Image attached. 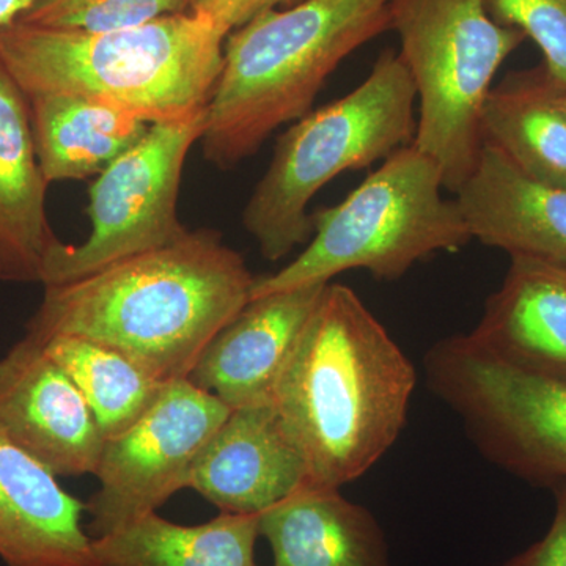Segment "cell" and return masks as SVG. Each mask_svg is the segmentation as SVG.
I'll return each instance as SVG.
<instances>
[{
	"label": "cell",
	"mask_w": 566,
	"mask_h": 566,
	"mask_svg": "<svg viewBox=\"0 0 566 566\" xmlns=\"http://www.w3.org/2000/svg\"><path fill=\"white\" fill-rule=\"evenodd\" d=\"M255 275L210 229L44 286L25 335L69 334L125 353L164 382L189 378L223 327L251 301Z\"/></svg>",
	"instance_id": "6da1fadb"
},
{
	"label": "cell",
	"mask_w": 566,
	"mask_h": 566,
	"mask_svg": "<svg viewBox=\"0 0 566 566\" xmlns=\"http://www.w3.org/2000/svg\"><path fill=\"white\" fill-rule=\"evenodd\" d=\"M417 370L386 327L344 283H327L275 381V411L312 485L363 476L408 420Z\"/></svg>",
	"instance_id": "7a4b0ae2"
},
{
	"label": "cell",
	"mask_w": 566,
	"mask_h": 566,
	"mask_svg": "<svg viewBox=\"0 0 566 566\" xmlns=\"http://www.w3.org/2000/svg\"><path fill=\"white\" fill-rule=\"evenodd\" d=\"M226 40L192 11L103 33L14 22L0 29V61L28 98L82 96L151 125L208 107Z\"/></svg>",
	"instance_id": "3957f363"
},
{
	"label": "cell",
	"mask_w": 566,
	"mask_h": 566,
	"mask_svg": "<svg viewBox=\"0 0 566 566\" xmlns=\"http://www.w3.org/2000/svg\"><path fill=\"white\" fill-rule=\"evenodd\" d=\"M392 0H303L230 33L207 107L203 155L222 170L255 155L312 109L324 82L357 48L390 29Z\"/></svg>",
	"instance_id": "277c9868"
},
{
	"label": "cell",
	"mask_w": 566,
	"mask_h": 566,
	"mask_svg": "<svg viewBox=\"0 0 566 566\" xmlns=\"http://www.w3.org/2000/svg\"><path fill=\"white\" fill-rule=\"evenodd\" d=\"M416 103L403 59L385 51L363 84L308 112L279 137L270 167L243 211L244 229L264 259L281 262L311 241L308 203L327 182L412 145Z\"/></svg>",
	"instance_id": "5b68a950"
},
{
	"label": "cell",
	"mask_w": 566,
	"mask_h": 566,
	"mask_svg": "<svg viewBox=\"0 0 566 566\" xmlns=\"http://www.w3.org/2000/svg\"><path fill=\"white\" fill-rule=\"evenodd\" d=\"M438 164L415 145L400 148L335 207L312 214L314 234L296 259L255 277L252 297L324 285L352 270L398 281L416 263L472 238L455 200L442 196Z\"/></svg>",
	"instance_id": "8992f818"
},
{
	"label": "cell",
	"mask_w": 566,
	"mask_h": 566,
	"mask_svg": "<svg viewBox=\"0 0 566 566\" xmlns=\"http://www.w3.org/2000/svg\"><path fill=\"white\" fill-rule=\"evenodd\" d=\"M390 29L415 81L419 118L412 145L455 192L482 148V111L495 73L526 40L497 24L482 0H392Z\"/></svg>",
	"instance_id": "52a82bcc"
},
{
	"label": "cell",
	"mask_w": 566,
	"mask_h": 566,
	"mask_svg": "<svg viewBox=\"0 0 566 566\" xmlns=\"http://www.w3.org/2000/svg\"><path fill=\"white\" fill-rule=\"evenodd\" d=\"M423 371L485 460L528 485L566 483V382L512 367L469 334L436 342Z\"/></svg>",
	"instance_id": "ba28073f"
},
{
	"label": "cell",
	"mask_w": 566,
	"mask_h": 566,
	"mask_svg": "<svg viewBox=\"0 0 566 566\" xmlns=\"http://www.w3.org/2000/svg\"><path fill=\"white\" fill-rule=\"evenodd\" d=\"M205 128L207 107L177 120L151 123L145 136L93 182L87 240L52 249L41 263L40 282L48 286L76 281L185 237L189 230L178 219L182 169Z\"/></svg>",
	"instance_id": "9c48e42d"
},
{
	"label": "cell",
	"mask_w": 566,
	"mask_h": 566,
	"mask_svg": "<svg viewBox=\"0 0 566 566\" xmlns=\"http://www.w3.org/2000/svg\"><path fill=\"white\" fill-rule=\"evenodd\" d=\"M230 412L221 398L188 378L169 382L136 423L104 439L93 474L98 490L85 504L88 534L118 531L188 488L193 463Z\"/></svg>",
	"instance_id": "30bf717a"
},
{
	"label": "cell",
	"mask_w": 566,
	"mask_h": 566,
	"mask_svg": "<svg viewBox=\"0 0 566 566\" xmlns=\"http://www.w3.org/2000/svg\"><path fill=\"white\" fill-rule=\"evenodd\" d=\"M0 436L57 476L95 474L102 455L87 401L28 335L0 357Z\"/></svg>",
	"instance_id": "8fae6325"
},
{
	"label": "cell",
	"mask_w": 566,
	"mask_h": 566,
	"mask_svg": "<svg viewBox=\"0 0 566 566\" xmlns=\"http://www.w3.org/2000/svg\"><path fill=\"white\" fill-rule=\"evenodd\" d=\"M307 482V465L273 403L232 409L189 474L219 512L262 515Z\"/></svg>",
	"instance_id": "7c38bea8"
},
{
	"label": "cell",
	"mask_w": 566,
	"mask_h": 566,
	"mask_svg": "<svg viewBox=\"0 0 566 566\" xmlns=\"http://www.w3.org/2000/svg\"><path fill=\"white\" fill-rule=\"evenodd\" d=\"M455 202L472 240L566 266V189L532 177L483 140Z\"/></svg>",
	"instance_id": "4fadbf2b"
},
{
	"label": "cell",
	"mask_w": 566,
	"mask_h": 566,
	"mask_svg": "<svg viewBox=\"0 0 566 566\" xmlns=\"http://www.w3.org/2000/svg\"><path fill=\"white\" fill-rule=\"evenodd\" d=\"M326 285L252 297L212 338L189 381L232 409L271 403L283 364Z\"/></svg>",
	"instance_id": "5bb4252c"
},
{
	"label": "cell",
	"mask_w": 566,
	"mask_h": 566,
	"mask_svg": "<svg viewBox=\"0 0 566 566\" xmlns=\"http://www.w3.org/2000/svg\"><path fill=\"white\" fill-rule=\"evenodd\" d=\"M85 504L46 465L0 436V558L6 566H103Z\"/></svg>",
	"instance_id": "9a60e30c"
},
{
	"label": "cell",
	"mask_w": 566,
	"mask_h": 566,
	"mask_svg": "<svg viewBox=\"0 0 566 566\" xmlns=\"http://www.w3.org/2000/svg\"><path fill=\"white\" fill-rule=\"evenodd\" d=\"M510 259L502 285L469 335L512 367L566 382V266Z\"/></svg>",
	"instance_id": "2e32d148"
},
{
	"label": "cell",
	"mask_w": 566,
	"mask_h": 566,
	"mask_svg": "<svg viewBox=\"0 0 566 566\" xmlns=\"http://www.w3.org/2000/svg\"><path fill=\"white\" fill-rule=\"evenodd\" d=\"M259 517L273 566H394L374 513L337 488L304 483Z\"/></svg>",
	"instance_id": "e0dca14e"
},
{
	"label": "cell",
	"mask_w": 566,
	"mask_h": 566,
	"mask_svg": "<svg viewBox=\"0 0 566 566\" xmlns=\"http://www.w3.org/2000/svg\"><path fill=\"white\" fill-rule=\"evenodd\" d=\"M482 136L524 172L566 189V88L545 66L509 74L491 88Z\"/></svg>",
	"instance_id": "ac0fdd59"
},
{
	"label": "cell",
	"mask_w": 566,
	"mask_h": 566,
	"mask_svg": "<svg viewBox=\"0 0 566 566\" xmlns=\"http://www.w3.org/2000/svg\"><path fill=\"white\" fill-rule=\"evenodd\" d=\"M36 158L48 185L98 177L150 128L129 112L73 95L29 96Z\"/></svg>",
	"instance_id": "d6986e66"
},
{
	"label": "cell",
	"mask_w": 566,
	"mask_h": 566,
	"mask_svg": "<svg viewBox=\"0 0 566 566\" xmlns=\"http://www.w3.org/2000/svg\"><path fill=\"white\" fill-rule=\"evenodd\" d=\"M260 515L219 513L197 526L164 520L158 512L93 538L103 566H259Z\"/></svg>",
	"instance_id": "ffe728a7"
},
{
	"label": "cell",
	"mask_w": 566,
	"mask_h": 566,
	"mask_svg": "<svg viewBox=\"0 0 566 566\" xmlns=\"http://www.w3.org/2000/svg\"><path fill=\"white\" fill-rule=\"evenodd\" d=\"M48 186L36 158L31 103L0 61V233L39 271L62 243L48 221Z\"/></svg>",
	"instance_id": "44dd1931"
},
{
	"label": "cell",
	"mask_w": 566,
	"mask_h": 566,
	"mask_svg": "<svg viewBox=\"0 0 566 566\" xmlns=\"http://www.w3.org/2000/svg\"><path fill=\"white\" fill-rule=\"evenodd\" d=\"M36 342L80 389L104 439L128 430L169 385L125 353L91 338L57 334Z\"/></svg>",
	"instance_id": "7402d4cb"
},
{
	"label": "cell",
	"mask_w": 566,
	"mask_h": 566,
	"mask_svg": "<svg viewBox=\"0 0 566 566\" xmlns=\"http://www.w3.org/2000/svg\"><path fill=\"white\" fill-rule=\"evenodd\" d=\"M192 3L193 0H40L18 22L63 31L117 32L191 13Z\"/></svg>",
	"instance_id": "603a6c76"
},
{
	"label": "cell",
	"mask_w": 566,
	"mask_h": 566,
	"mask_svg": "<svg viewBox=\"0 0 566 566\" xmlns=\"http://www.w3.org/2000/svg\"><path fill=\"white\" fill-rule=\"evenodd\" d=\"M497 24L535 41L545 70L566 88V0H482Z\"/></svg>",
	"instance_id": "cb8c5ba5"
},
{
	"label": "cell",
	"mask_w": 566,
	"mask_h": 566,
	"mask_svg": "<svg viewBox=\"0 0 566 566\" xmlns=\"http://www.w3.org/2000/svg\"><path fill=\"white\" fill-rule=\"evenodd\" d=\"M556 512L545 536L504 566H566V483L553 488Z\"/></svg>",
	"instance_id": "d4e9b609"
},
{
	"label": "cell",
	"mask_w": 566,
	"mask_h": 566,
	"mask_svg": "<svg viewBox=\"0 0 566 566\" xmlns=\"http://www.w3.org/2000/svg\"><path fill=\"white\" fill-rule=\"evenodd\" d=\"M303 0H193L192 13L210 20L229 36L264 11L286 9Z\"/></svg>",
	"instance_id": "484cf974"
},
{
	"label": "cell",
	"mask_w": 566,
	"mask_h": 566,
	"mask_svg": "<svg viewBox=\"0 0 566 566\" xmlns=\"http://www.w3.org/2000/svg\"><path fill=\"white\" fill-rule=\"evenodd\" d=\"M0 281L40 282L39 268L3 233H0Z\"/></svg>",
	"instance_id": "4316f807"
},
{
	"label": "cell",
	"mask_w": 566,
	"mask_h": 566,
	"mask_svg": "<svg viewBox=\"0 0 566 566\" xmlns=\"http://www.w3.org/2000/svg\"><path fill=\"white\" fill-rule=\"evenodd\" d=\"M40 0H0V29L14 24Z\"/></svg>",
	"instance_id": "83f0119b"
}]
</instances>
